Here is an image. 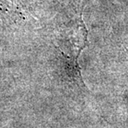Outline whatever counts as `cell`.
Here are the masks:
<instances>
[{
    "label": "cell",
    "mask_w": 128,
    "mask_h": 128,
    "mask_svg": "<svg viewBox=\"0 0 128 128\" xmlns=\"http://www.w3.org/2000/svg\"><path fill=\"white\" fill-rule=\"evenodd\" d=\"M0 16L4 24H14L24 19L19 0H0Z\"/></svg>",
    "instance_id": "6da1fadb"
}]
</instances>
